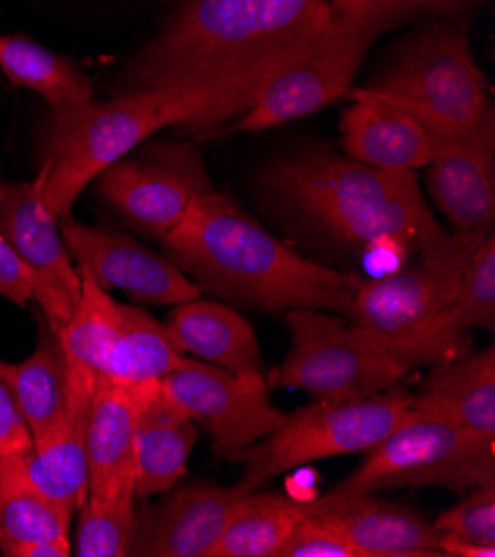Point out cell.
Here are the masks:
<instances>
[{"label":"cell","mask_w":495,"mask_h":557,"mask_svg":"<svg viewBox=\"0 0 495 557\" xmlns=\"http://www.w3.org/2000/svg\"><path fill=\"white\" fill-rule=\"evenodd\" d=\"M332 18L329 0H189L134 61L127 83L220 89L243 116L264 83Z\"/></svg>","instance_id":"6da1fadb"},{"label":"cell","mask_w":495,"mask_h":557,"mask_svg":"<svg viewBox=\"0 0 495 557\" xmlns=\"http://www.w3.org/2000/svg\"><path fill=\"white\" fill-rule=\"evenodd\" d=\"M162 245L200 289L267 311L318 309L349 318L360 287V277L300 256L213 189L191 200Z\"/></svg>","instance_id":"7a4b0ae2"},{"label":"cell","mask_w":495,"mask_h":557,"mask_svg":"<svg viewBox=\"0 0 495 557\" xmlns=\"http://www.w3.org/2000/svg\"><path fill=\"white\" fill-rule=\"evenodd\" d=\"M271 185L298 209L364 247H394L426 264L469 258L484 236L447 234L431 215L413 172H392L332 153H307L273 166Z\"/></svg>","instance_id":"3957f363"},{"label":"cell","mask_w":495,"mask_h":557,"mask_svg":"<svg viewBox=\"0 0 495 557\" xmlns=\"http://www.w3.org/2000/svg\"><path fill=\"white\" fill-rule=\"evenodd\" d=\"M240 116L230 94L209 87H145L109 100L51 109L38 198L57 220L72 215L85 187L164 127H213Z\"/></svg>","instance_id":"277c9868"},{"label":"cell","mask_w":495,"mask_h":557,"mask_svg":"<svg viewBox=\"0 0 495 557\" xmlns=\"http://www.w3.org/2000/svg\"><path fill=\"white\" fill-rule=\"evenodd\" d=\"M469 258L440 267L418 260L360 281L349 318L407 371L456 360L471 345V331L451 313Z\"/></svg>","instance_id":"5b68a950"},{"label":"cell","mask_w":495,"mask_h":557,"mask_svg":"<svg viewBox=\"0 0 495 557\" xmlns=\"http://www.w3.org/2000/svg\"><path fill=\"white\" fill-rule=\"evenodd\" d=\"M360 91L407 111L443 138L471 134L493 109L467 34L447 27L420 36L387 74Z\"/></svg>","instance_id":"8992f818"},{"label":"cell","mask_w":495,"mask_h":557,"mask_svg":"<svg viewBox=\"0 0 495 557\" xmlns=\"http://www.w3.org/2000/svg\"><path fill=\"white\" fill-rule=\"evenodd\" d=\"M493 480L495 440L409 409L398 426L369 451L362 467L329 493L347 497L424 486L465 493Z\"/></svg>","instance_id":"52a82bcc"},{"label":"cell","mask_w":495,"mask_h":557,"mask_svg":"<svg viewBox=\"0 0 495 557\" xmlns=\"http://www.w3.org/2000/svg\"><path fill=\"white\" fill-rule=\"evenodd\" d=\"M413 405L400 388L360 400H315L287 416L283 426L251 444L234 462L243 465L238 486L258 491L271 478L315 460L371 451Z\"/></svg>","instance_id":"ba28073f"},{"label":"cell","mask_w":495,"mask_h":557,"mask_svg":"<svg viewBox=\"0 0 495 557\" xmlns=\"http://www.w3.org/2000/svg\"><path fill=\"white\" fill-rule=\"evenodd\" d=\"M292 349L269 373V388H300L313 400H360L394 388L409 371L351 318L287 311Z\"/></svg>","instance_id":"9c48e42d"},{"label":"cell","mask_w":495,"mask_h":557,"mask_svg":"<svg viewBox=\"0 0 495 557\" xmlns=\"http://www.w3.org/2000/svg\"><path fill=\"white\" fill-rule=\"evenodd\" d=\"M389 25L334 14L292 61L260 89L256 102L240 116V132H262L315 114L349 96L373 42Z\"/></svg>","instance_id":"30bf717a"},{"label":"cell","mask_w":495,"mask_h":557,"mask_svg":"<svg viewBox=\"0 0 495 557\" xmlns=\"http://www.w3.org/2000/svg\"><path fill=\"white\" fill-rule=\"evenodd\" d=\"M160 392L196 426L205 429L215 451L236 460L251 444L283 426L287 413L269 400L262 373H238L202 360L185 362L160 380Z\"/></svg>","instance_id":"8fae6325"},{"label":"cell","mask_w":495,"mask_h":557,"mask_svg":"<svg viewBox=\"0 0 495 557\" xmlns=\"http://www.w3.org/2000/svg\"><path fill=\"white\" fill-rule=\"evenodd\" d=\"M96 181L102 198L134 230L158 240L178 225L194 198L211 189L200 151L187 143L125 156Z\"/></svg>","instance_id":"7c38bea8"},{"label":"cell","mask_w":495,"mask_h":557,"mask_svg":"<svg viewBox=\"0 0 495 557\" xmlns=\"http://www.w3.org/2000/svg\"><path fill=\"white\" fill-rule=\"evenodd\" d=\"M0 232L34 277V300L45 322L59 333L76 313L83 277L74 264L59 220L49 215L34 183L3 185L0 191Z\"/></svg>","instance_id":"4fadbf2b"},{"label":"cell","mask_w":495,"mask_h":557,"mask_svg":"<svg viewBox=\"0 0 495 557\" xmlns=\"http://www.w3.org/2000/svg\"><path fill=\"white\" fill-rule=\"evenodd\" d=\"M59 227L78 271L104 292L119 289L143 305H181L200 298V285L176 262L134 238L87 227L72 215L61 218Z\"/></svg>","instance_id":"5bb4252c"},{"label":"cell","mask_w":495,"mask_h":557,"mask_svg":"<svg viewBox=\"0 0 495 557\" xmlns=\"http://www.w3.org/2000/svg\"><path fill=\"white\" fill-rule=\"evenodd\" d=\"M429 191L456 232L488 236L495 225V116L445 138L429 164Z\"/></svg>","instance_id":"9a60e30c"},{"label":"cell","mask_w":495,"mask_h":557,"mask_svg":"<svg viewBox=\"0 0 495 557\" xmlns=\"http://www.w3.org/2000/svg\"><path fill=\"white\" fill-rule=\"evenodd\" d=\"M251 491L243 486H183L136 524L132 555L211 557L236 507Z\"/></svg>","instance_id":"2e32d148"},{"label":"cell","mask_w":495,"mask_h":557,"mask_svg":"<svg viewBox=\"0 0 495 557\" xmlns=\"http://www.w3.org/2000/svg\"><path fill=\"white\" fill-rule=\"evenodd\" d=\"M349 96L354 102L341 121L343 147L349 158L392 172H416L431 164L443 136L433 134L407 111L360 89Z\"/></svg>","instance_id":"e0dca14e"},{"label":"cell","mask_w":495,"mask_h":557,"mask_svg":"<svg viewBox=\"0 0 495 557\" xmlns=\"http://www.w3.org/2000/svg\"><path fill=\"white\" fill-rule=\"evenodd\" d=\"M315 511L347 535L360 557H443L445 533L418 513L369 495L315 497Z\"/></svg>","instance_id":"ac0fdd59"},{"label":"cell","mask_w":495,"mask_h":557,"mask_svg":"<svg viewBox=\"0 0 495 557\" xmlns=\"http://www.w3.org/2000/svg\"><path fill=\"white\" fill-rule=\"evenodd\" d=\"M149 384L123 386L98 375L87 420V495H136V420Z\"/></svg>","instance_id":"d6986e66"},{"label":"cell","mask_w":495,"mask_h":557,"mask_svg":"<svg viewBox=\"0 0 495 557\" xmlns=\"http://www.w3.org/2000/svg\"><path fill=\"white\" fill-rule=\"evenodd\" d=\"M72 513L27 478L23 454L0 458V550L8 557H70Z\"/></svg>","instance_id":"ffe728a7"},{"label":"cell","mask_w":495,"mask_h":557,"mask_svg":"<svg viewBox=\"0 0 495 557\" xmlns=\"http://www.w3.org/2000/svg\"><path fill=\"white\" fill-rule=\"evenodd\" d=\"M411 411L495 440L493 345L431 367V375L422 384L420 396H413Z\"/></svg>","instance_id":"44dd1931"},{"label":"cell","mask_w":495,"mask_h":557,"mask_svg":"<svg viewBox=\"0 0 495 557\" xmlns=\"http://www.w3.org/2000/svg\"><path fill=\"white\" fill-rule=\"evenodd\" d=\"M198 426L151 382L136 420V497L168 493L187 471Z\"/></svg>","instance_id":"7402d4cb"},{"label":"cell","mask_w":495,"mask_h":557,"mask_svg":"<svg viewBox=\"0 0 495 557\" xmlns=\"http://www.w3.org/2000/svg\"><path fill=\"white\" fill-rule=\"evenodd\" d=\"M91 400L70 398L65 418L32 440L23 454V467L29 482L72 516L78 513L89 493L87 420Z\"/></svg>","instance_id":"603a6c76"},{"label":"cell","mask_w":495,"mask_h":557,"mask_svg":"<svg viewBox=\"0 0 495 557\" xmlns=\"http://www.w3.org/2000/svg\"><path fill=\"white\" fill-rule=\"evenodd\" d=\"M164 326L183 356L238 373H262L256 331L230 307L194 298L176 305Z\"/></svg>","instance_id":"cb8c5ba5"},{"label":"cell","mask_w":495,"mask_h":557,"mask_svg":"<svg viewBox=\"0 0 495 557\" xmlns=\"http://www.w3.org/2000/svg\"><path fill=\"white\" fill-rule=\"evenodd\" d=\"M83 296L72 320L57 333L67 362V396H94L109 347H112L123 320V305L98 287L87 273Z\"/></svg>","instance_id":"d4e9b609"},{"label":"cell","mask_w":495,"mask_h":557,"mask_svg":"<svg viewBox=\"0 0 495 557\" xmlns=\"http://www.w3.org/2000/svg\"><path fill=\"white\" fill-rule=\"evenodd\" d=\"M313 511L315 499L251 491L236 507L211 557H279L298 522Z\"/></svg>","instance_id":"484cf974"},{"label":"cell","mask_w":495,"mask_h":557,"mask_svg":"<svg viewBox=\"0 0 495 557\" xmlns=\"http://www.w3.org/2000/svg\"><path fill=\"white\" fill-rule=\"evenodd\" d=\"M0 72L12 85L45 98L51 109L87 102L94 94L91 81L74 61L23 34L0 36Z\"/></svg>","instance_id":"4316f807"},{"label":"cell","mask_w":495,"mask_h":557,"mask_svg":"<svg viewBox=\"0 0 495 557\" xmlns=\"http://www.w3.org/2000/svg\"><path fill=\"white\" fill-rule=\"evenodd\" d=\"M185 362L170 331L138 307L123 305V320L107 351L102 373L123 386L160 382Z\"/></svg>","instance_id":"83f0119b"},{"label":"cell","mask_w":495,"mask_h":557,"mask_svg":"<svg viewBox=\"0 0 495 557\" xmlns=\"http://www.w3.org/2000/svg\"><path fill=\"white\" fill-rule=\"evenodd\" d=\"M12 382L18 407L32 440L57 426L67 413V362L61 341L45 322L34 354L12 364Z\"/></svg>","instance_id":"f1b7e54d"},{"label":"cell","mask_w":495,"mask_h":557,"mask_svg":"<svg viewBox=\"0 0 495 557\" xmlns=\"http://www.w3.org/2000/svg\"><path fill=\"white\" fill-rule=\"evenodd\" d=\"M134 493L87 495L78 509L76 546L78 557H125L132 555L136 537Z\"/></svg>","instance_id":"f546056e"},{"label":"cell","mask_w":495,"mask_h":557,"mask_svg":"<svg viewBox=\"0 0 495 557\" xmlns=\"http://www.w3.org/2000/svg\"><path fill=\"white\" fill-rule=\"evenodd\" d=\"M451 313L467 329H495V236L488 234L471 253Z\"/></svg>","instance_id":"4dcf8cb0"},{"label":"cell","mask_w":495,"mask_h":557,"mask_svg":"<svg viewBox=\"0 0 495 557\" xmlns=\"http://www.w3.org/2000/svg\"><path fill=\"white\" fill-rule=\"evenodd\" d=\"M445 533V544L495 548V480L462 493V499L433 524ZM447 555V553H445Z\"/></svg>","instance_id":"1f68e13d"},{"label":"cell","mask_w":495,"mask_h":557,"mask_svg":"<svg viewBox=\"0 0 495 557\" xmlns=\"http://www.w3.org/2000/svg\"><path fill=\"white\" fill-rule=\"evenodd\" d=\"M279 557H360V553L338 524L313 511L298 522Z\"/></svg>","instance_id":"d6a6232c"},{"label":"cell","mask_w":495,"mask_h":557,"mask_svg":"<svg viewBox=\"0 0 495 557\" xmlns=\"http://www.w3.org/2000/svg\"><path fill=\"white\" fill-rule=\"evenodd\" d=\"M471 3H475V0H329L334 14L369 18L389 27L418 12H451L462 10Z\"/></svg>","instance_id":"836d02e7"},{"label":"cell","mask_w":495,"mask_h":557,"mask_svg":"<svg viewBox=\"0 0 495 557\" xmlns=\"http://www.w3.org/2000/svg\"><path fill=\"white\" fill-rule=\"evenodd\" d=\"M32 447V433L18 407L12 364L0 360V458L27 454Z\"/></svg>","instance_id":"e575fe53"},{"label":"cell","mask_w":495,"mask_h":557,"mask_svg":"<svg viewBox=\"0 0 495 557\" xmlns=\"http://www.w3.org/2000/svg\"><path fill=\"white\" fill-rule=\"evenodd\" d=\"M0 298L18 307H27L34 300V277L3 232H0Z\"/></svg>","instance_id":"d590c367"},{"label":"cell","mask_w":495,"mask_h":557,"mask_svg":"<svg viewBox=\"0 0 495 557\" xmlns=\"http://www.w3.org/2000/svg\"><path fill=\"white\" fill-rule=\"evenodd\" d=\"M0 191H3V185H0Z\"/></svg>","instance_id":"8d00e7d4"}]
</instances>
